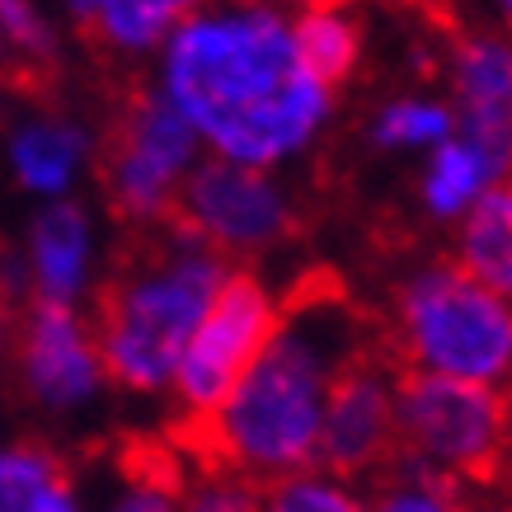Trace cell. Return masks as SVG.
I'll return each instance as SVG.
<instances>
[{"label": "cell", "instance_id": "6da1fadb", "mask_svg": "<svg viewBox=\"0 0 512 512\" xmlns=\"http://www.w3.org/2000/svg\"><path fill=\"white\" fill-rule=\"evenodd\" d=\"M372 339L376 311L334 268H306L278 301V329L235 395L207 419L179 414L165 433L170 447L193 470H231L264 489L311 475L329 381Z\"/></svg>", "mask_w": 512, "mask_h": 512}, {"label": "cell", "instance_id": "7a4b0ae2", "mask_svg": "<svg viewBox=\"0 0 512 512\" xmlns=\"http://www.w3.org/2000/svg\"><path fill=\"white\" fill-rule=\"evenodd\" d=\"M165 99L235 165L301 151L329 113V90L296 62L292 29L273 10L202 15L174 29Z\"/></svg>", "mask_w": 512, "mask_h": 512}, {"label": "cell", "instance_id": "3957f363", "mask_svg": "<svg viewBox=\"0 0 512 512\" xmlns=\"http://www.w3.org/2000/svg\"><path fill=\"white\" fill-rule=\"evenodd\" d=\"M226 282V259L174 231L170 221L132 226L113 254L109 278L94 292L90 343L99 372L127 390L174 381L198 320Z\"/></svg>", "mask_w": 512, "mask_h": 512}, {"label": "cell", "instance_id": "277c9868", "mask_svg": "<svg viewBox=\"0 0 512 512\" xmlns=\"http://www.w3.org/2000/svg\"><path fill=\"white\" fill-rule=\"evenodd\" d=\"M390 367L498 381L512 372V311L456 264H428L395 287L390 311H376Z\"/></svg>", "mask_w": 512, "mask_h": 512}, {"label": "cell", "instance_id": "5b68a950", "mask_svg": "<svg viewBox=\"0 0 512 512\" xmlns=\"http://www.w3.org/2000/svg\"><path fill=\"white\" fill-rule=\"evenodd\" d=\"M395 423L404 456L461 480L480 498L503 503L512 466V400L508 390L461 376L390 367Z\"/></svg>", "mask_w": 512, "mask_h": 512}, {"label": "cell", "instance_id": "8992f818", "mask_svg": "<svg viewBox=\"0 0 512 512\" xmlns=\"http://www.w3.org/2000/svg\"><path fill=\"white\" fill-rule=\"evenodd\" d=\"M193 146H198V132L160 90L141 80H123L113 90L94 170L109 198V212L127 231L170 217L174 193L193 165Z\"/></svg>", "mask_w": 512, "mask_h": 512}, {"label": "cell", "instance_id": "52a82bcc", "mask_svg": "<svg viewBox=\"0 0 512 512\" xmlns=\"http://www.w3.org/2000/svg\"><path fill=\"white\" fill-rule=\"evenodd\" d=\"M404 470H409V456H404L400 423H395L390 362L376 334L329 381L311 475L348 484V494L362 503V498H381L386 489H395Z\"/></svg>", "mask_w": 512, "mask_h": 512}, {"label": "cell", "instance_id": "ba28073f", "mask_svg": "<svg viewBox=\"0 0 512 512\" xmlns=\"http://www.w3.org/2000/svg\"><path fill=\"white\" fill-rule=\"evenodd\" d=\"M221 259H254L301 235V212L264 170L235 160H202L174 193L165 217Z\"/></svg>", "mask_w": 512, "mask_h": 512}, {"label": "cell", "instance_id": "9c48e42d", "mask_svg": "<svg viewBox=\"0 0 512 512\" xmlns=\"http://www.w3.org/2000/svg\"><path fill=\"white\" fill-rule=\"evenodd\" d=\"M273 329H278V306L264 292V282L254 273H226L174 367V386L184 400L179 414H193V419L217 414L249 376V367L259 362Z\"/></svg>", "mask_w": 512, "mask_h": 512}, {"label": "cell", "instance_id": "30bf717a", "mask_svg": "<svg viewBox=\"0 0 512 512\" xmlns=\"http://www.w3.org/2000/svg\"><path fill=\"white\" fill-rule=\"evenodd\" d=\"M19 376L38 404L47 409H76L99 386V357H94L90 329L76 320L62 301H33L15 334Z\"/></svg>", "mask_w": 512, "mask_h": 512}, {"label": "cell", "instance_id": "8fae6325", "mask_svg": "<svg viewBox=\"0 0 512 512\" xmlns=\"http://www.w3.org/2000/svg\"><path fill=\"white\" fill-rule=\"evenodd\" d=\"M508 174H512V146L451 132L433 151V165L423 174V202H428L433 217H461L484 188L503 184Z\"/></svg>", "mask_w": 512, "mask_h": 512}, {"label": "cell", "instance_id": "7c38bea8", "mask_svg": "<svg viewBox=\"0 0 512 512\" xmlns=\"http://www.w3.org/2000/svg\"><path fill=\"white\" fill-rule=\"evenodd\" d=\"M456 268L470 282L498 301H512V184L484 188L480 198L466 207L461 221V245H456Z\"/></svg>", "mask_w": 512, "mask_h": 512}, {"label": "cell", "instance_id": "4fadbf2b", "mask_svg": "<svg viewBox=\"0 0 512 512\" xmlns=\"http://www.w3.org/2000/svg\"><path fill=\"white\" fill-rule=\"evenodd\" d=\"M85 254H90L85 212L76 202L47 207L38 226H33V287H38V301L71 306V296L85 282Z\"/></svg>", "mask_w": 512, "mask_h": 512}, {"label": "cell", "instance_id": "5bb4252c", "mask_svg": "<svg viewBox=\"0 0 512 512\" xmlns=\"http://www.w3.org/2000/svg\"><path fill=\"white\" fill-rule=\"evenodd\" d=\"M198 5L202 0H104L85 19V38L113 52H141V47H156L184 19H193Z\"/></svg>", "mask_w": 512, "mask_h": 512}, {"label": "cell", "instance_id": "9a60e30c", "mask_svg": "<svg viewBox=\"0 0 512 512\" xmlns=\"http://www.w3.org/2000/svg\"><path fill=\"white\" fill-rule=\"evenodd\" d=\"M292 47H296V62L306 66V76L320 80L325 90H334L339 80L353 76L357 57H362V33L339 10H311V15L296 19Z\"/></svg>", "mask_w": 512, "mask_h": 512}, {"label": "cell", "instance_id": "2e32d148", "mask_svg": "<svg viewBox=\"0 0 512 512\" xmlns=\"http://www.w3.org/2000/svg\"><path fill=\"white\" fill-rule=\"evenodd\" d=\"M85 137L71 123H33L15 137V170L38 193H62L80 165Z\"/></svg>", "mask_w": 512, "mask_h": 512}, {"label": "cell", "instance_id": "e0dca14e", "mask_svg": "<svg viewBox=\"0 0 512 512\" xmlns=\"http://www.w3.org/2000/svg\"><path fill=\"white\" fill-rule=\"evenodd\" d=\"M475 503H480V494L466 489L461 480L409 461L404 480L395 489H386L381 498H372V512H470Z\"/></svg>", "mask_w": 512, "mask_h": 512}, {"label": "cell", "instance_id": "ac0fdd59", "mask_svg": "<svg viewBox=\"0 0 512 512\" xmlns=\"http://www.w3.org/2000/svg\"><path fill=\"white\" fill-rule=\"evenodd\" d=\"M456 132V118H451L447 104H428V99H400V104H386L381 118L372 127L376 146H442V141Z\"/></svg>", "mask_w": 512, "mask_h": 512}, {"label": "cell", "instance_id": "d6986e66", "mask_svg": "<svg viewBox=\"0 0 512 512\" xmlns=\"http://www.w3.org/2000/svg\"><path fill=\"white\" fill-rule=\"evenodd\" d=\"M66 480L62 461L43 447H10L0 451V512H29L43 489Z\"/></svg>", "mask_w": 512, "mask_h": 512}, {"label": "cell", "instance_id": "ffe728a7", "mask_svg": "<svg viewBox=\"0 0 512 512\" xmlns=\"http://www.w3.org/2000/svg\"><path fill=\"white\" fill-rule=\"evenodd\" d=\"M268 512H362V503L320 475H292L268 484Z\"/></svg>", "mask_w": 512, "mask_h": 512}, {"label": "cell", "instance_id": "44dd1931", "mask_svg": "<svg viewBox=\"0 0 512 512\" xmlns=\"http://www.w3.org/2000/svg\"><path fill=\"white\" fill-rule=\"evenodd\" d=\"M0 38L15 47L24 62H38V66H52V38H47L43 19L33 15L29 0H0Z\"/></svg>", "mask_w": 512, "mask_h": 512}, {"label": "cell", "instance_id": "7402d4cb", "mask_svg": "<svg viewBox=\"0 0 512 512\" xmlns=\"http://www.w3.org/2000/svg\"><path fill=\"white\" fill-rule=\"evenodd\" d=\"M19 292H24V273H19V264L5 254V249H0V367H5V357L15 353Z\"/></svg>", "mask_w": 512, "mask_h": 512}, {"label": "cell", "instance_id": "603a6c76", "mask_svg": "<svg viewBox=\"0 0 512 512\" xmlns=\"http://www.w3.org/2000/svg\"><path fill=\"white\" fill-rule=\"evenodd\" d=\"M132 484V480H127ZM113 512H179V489H160V484H132L127 498Z\"/></svg>", "mask_w": 512, "mask_h": 512}, {"label": "cell", "instance_id": "cb8c5ba5", "mask_svg": "<svg viewBox=\"0 0 512 512\" xmlns=\"http://www.w3.org/2000/svg\"><path fill=\"white\" fill-rule=\"evenodd\" d=\"M99 5H104V0H71V10L80 15V24H85V19H90L94 10H99Z\"/></svg>", "mask_w": 512, "mask_h": 512}, {"label": "cell", "instance_id": "d4e9b609", "mask_svg": "<svg viewBox=\"0 0 512 512\" xmlns=\"http://www.w3.org/2000/svg\"><path fill=\"white\" fill-rule=\"evenodd\" d=\"M245 5H259V0H245ZM306 5H311V10H339L343 0H306Z\"/></svg>", "mask_w": 512, "mask_h": 512}, {"label": "cell", "instance_id": "484cf974", "mask_svg": "<svg viewBox=\"0 0 512 512\" xmlns=\"http://www.w3.org/2000/svg\"><path fill=\"white\" fill-rule=\"evenodd\" d=\"M494 5H498V15H503V24L512 29V0H494Z\"/></svg>", "mask_w": 512, "mask_h": 512}, {"label": "cell", "instance_id": "4316f807", "mask_svg": "<svg viewBox=\"0 0 512 512\" xmlns=\"http://www.w3.org/2000/svg\"><path fill=\"white\" fill-rule=\"evenodd\" d=\"M484 503H489V498H480V503H475V508H470V512H489V508H484ZM494 512H512V508H508V503H503V508H494Z\"/></svg>", "mask_w": 512, "mask_h": 512}]
</instances>
